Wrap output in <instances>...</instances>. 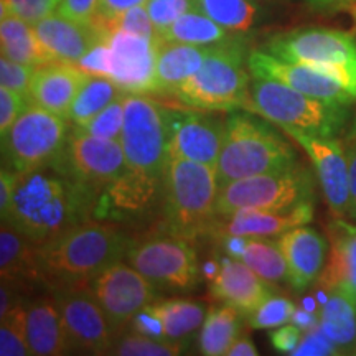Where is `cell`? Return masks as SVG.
Listing matches in <instances>:
<instances>
[{
    "instance_id": "cell-1",
    "label": "cell",
    "mask_w": 356,
    "mask_h": 356,
    "mask_svg": "<svg viewBox=\"0 0 356 356\" xmlns=\"http://www.w3.org/2000/svg\"><path fill=\"white\" fill-rule=\"evenodd\" d=\"M101 191L58 172L51 165L20 175L2 222L37 246L91 221Z\"/></svg>"
},
{
    "instance_id": "cell-2",
    "label": "cell",
    "mask_w": 356,
    "mask_h": 356,
    "mask_svg": "<svg viewBox=\"0 0 356 356\" xmlns=\"http://www.w3.org/2000/svg\"><path fill=\"white\" fill-rule=\"evenodd\" d=\"M131 244L113 225L89 221L38 246L42 280L50 291L83 286L102 269L121 261Z\"/></svg>"
},
{
    "instance_id": "cell-3",
    "label": "cell",
    "mask_w": 356,
    "mask_h": 356,
    "mask_svg": "<svg viewBox=\"0 0 356 356\" xmlns=\"http://www.w3.org/2000/svg\"><path fill=\"white\" fill-rule=\"evenodd\" d=\"M218 159V185L266 173L291 170L299 165L296 149L284 139L273 122L249 111H231Z\"/></svg>"
},
{
    "instance_id": "cell-4",
    "label": "cell",
    "mask_w": 356,
    "mask_h": 356,
    "mask_svg": "<svg viewBox=\"0 0 356 356\" xmlns=\"http://www.w3.org/2000/svg\"><path fill=\"white\" fill-rule=\"evenodd\" d=\"M216 168L195 160L170 157L163 172V213L168 233L191 239L210 234L216 221Z\"/></svg>"
},
{
    "instance_id": "cell-5",
    "label": "cell",
    "mask_w": 356,
    "mask_h": 356,
    "mask_svg": "<svg viewBox=\"0 0 356 356\" xmlns=\"http://www.w3.org/2000/svg\"><path fill=\"white\" fill-rule=\"evenodd\" d=\"M249 74L246 44L243 38L233 37L213 44L202 68L173 96L191 109L225 113L244 109L249 99Z\"/></svg>"
},
{
    "instance_id": "cell-6",
    "label": "cell",
    "mask_w": 356,
    "mask_h": 356,
    "mask_svg": "<svg viewBox=\"0 0 356 356\" xmlns=\"http://www.w3.org/2000/svg\"><path fill=\"white\" fill-rule=\"evenodd\" d=\"M244 111L280 129L293 127L315 136L335 137L345 127L348 106L315 99L275 79L252 78Z\"/></svg>"
},
{
    "instance_id": "cell-7",
    "label": "cell",
    "mask_w": 356,
    "mask_h": 356,
    "mask_svg": "<svg viewBox=\"0 0 356 356\" xmlns=\"http://www.w3.org/2000/svg\"><path fill=\"white\" fill-rule=\"evenodd\" d=\"M262 50L322 71L337 79L356 101V38L351 33L328 26H302L273 35Z\"/></svg>"
},
{
    "instance_id": "cell-8",
    "label": "cell",
    "mask_w": 356,
    "mask_h": 356,
    "mask_svg": "<svg viewBox=\"0 0 356 356\" xmlns=\"http://www.w3.org/2000/svg\"><path fill=\"white\" fill-rule=\"evenodd\" d=\"M317 180V175L304 165L239 178L218 191L216 215L229 216L241 210H291L302 203L315 202Z\"/></svg>"
},
{
    "instance_id": "cell-9",
    "label": "cell",
    "mask_w": 356,
    "mask_h": 356,
    "mask_svg": "<svg viewBox=\"0 0 356 356\" xmlns=\"http://www.w3.org/2000/svg\"><path fill=\"white\" fill-rule=\"evenodd\" d=\"M170 109L145 95H127L119 142L129 170L163 180L170 159Z\"/></svg>"
},
{
    "instance_id": "cell-10",
    "label": "cell",
    "mask_w": 356,
    "mask_h": 356,
    "mask_svg": "<svg viewBox=\"0 0 356 356\" xmlns=\"http://www.w3.org/2000/svg\"><path fill=\"white\" fill-rule=\"evenodd\" d=\"M68 134V119L30 102L2 137V167L24 175L50 165Z\"/></svg>"
},
{
    "instance_id": "cell-11",
    "label": "cell",
    "mask_w": 356,
    "mask_h": 356,
    "mask_svg": "<svg viewBox=\"0 0 356 356\" xmlns=\"http://www.w3.org/2000/svg\"><path fill=\"white\" fill-rule=\"evenodd\" d=\"M126 259L162 291L188 292L200 280L197 251L181 236H159L134 243Z\"/></svg>"
},
{
    "instance_id": "cell-12",
    "label": "cell",
    "mask_w": 356,
    "mask_h": 356,
    "mask_svg": "<svg viewBox=\"0 0 356 356\" xmlns=\"http://www.w3.org/2000/svg\"><path fill=\"white\" fill-rule=\"evenodd\" d=\"M50 165L99 191L108 188L127 172L121 142L88 136L74 127Z\"/></svg>"
},
{
    "instance_id": "cell-13",
    "label": "cell",
    "mask_w": 356,
    "mask_h": 356,
    "mask_svg": "<svg viewBox=\"0 0 356 356\" xmlns=\"http://www.w3.org/2000/svg\"><path fill=\"white\" fill-rule=\"evenodd\" d=\"M95 297L104 310L114 333L124 330L134 315L157 300V287L136 267L118 261L89 280Z\"/></svg>"
},
{
    "instance_id": "cell-14",
    "label": "cell",
    "mask_w": 356,
    "mask_h": 356,
    "mask_svg": "<svg viewBox=\"0 0 356 356\" xmlns=\"http://www.w3.org/2000/svg\"><path fill=\"white\" fill-rule=\"evenodd\" d=\"M51 296L61 312L71 350L109 355L115 333L88 284L53 289Z\"/></svg>"
},
{
    "instance_id": "cell-15",
    "label": "cell",
    "mask_w": 356,
    "mask_h": 356,
    "mask_svg": "<svg viewBox=\"0 0 356 356\" xmlns=\"http://www.w3.org/2000/svg\"><path fill=\"white\" fill-rule=\"evenodd\" d=\"M282 131L309 155L333 216L346 218L350 208V173L341 142L335 137L315 136L293 127H282Z\"/></svg>"
},
{
    "instance_id": "cell-16",
    "label": "cell",
    "mask_w": 356,
    "mask_h": 356,
    "mask_svg": "<svg viewBox=\"0 0 356 356\" xmlns=\"http://www.w3.org/2000/svg\"><path fill=\"white\" fill-rule=\"evenodd\" d=\"M111 51L108 78L127 95H152L162 40L127 32H113L106 38Z\"/></svg>"
},
{
    "instance_id": "cell-17",
    "label": "cell",
    "mask_w": 356,
    "mask_h": 356,
    "mask_svg": "<svg viewBox=\"0 0 356 356\" xmlns=\"http://www.w3.org/2000/svg\"><path fill=\"white\" fill-rule=\"evenodd\" d=\"M226 122L202 109H170V157H181L215 167L225 140Z\"/></svg>"
},
{
    "instance_id": "cell-18",
    "label": "cell",
    "mask_w": 356,
    "mask_h": 356,
    "mask_svg": "<svg viewBox=\"0 0 356 356\" xmlns=\"http://www.w3.org/2000/svg\"><path fill=\"white\" fill-rule=\"evenodd\" d=\"M248 68L252 78L275 79V81L287 84V86L297 89L307 96L315 97V99L345 106L356 102L353 96L337 79L328 76V74L312 68L309 65L280 60V58L273 56L264 50H254L249 53Z\"/></svg>"
},
{
    "instance_id": "cell-19",
    "label": "cell",
    "mask_w": 356,
    "mask_h": 356,
    "mask_svg": "<svg viewBox=\"0 0 356 356\" xmlns=\"http://www.w3.org/2000/svg\"><path fill=\"white\" fill-rule=\"evenodd\" d=\"M277 244L287 262V282L296 292H305L322 274L330 243L310 226H297L279 236Z\"/></svg>"
},
{
    "instance_id": "cell-20",
    "label": "cell",
    "mask_w": 356,
    "mask_h": 356,
    "mask_svg": "<svg viewBox=\"0 0 356 356\" xmlns=\"http://www.w3.org/2000/svg\"><path fill=\"white\" fill-rule=\"evenodd\" d=\"M213 299L238 309L244 317L254 312L267 297L273 296V287L257 275L243 261L229 256H220V270L216 277L208 282Z\"/></svg>"
},
{
    "instance_id": "cell-21",
    "label": "cell",
    "mask_w": 356,
    "mask_h": 356,
    "mask_svg": "<svg viewBox=\"0 0 356 356\" xmlns=\"http://www.w3.org/2000/svg\"><path fill=\"white\" fill-rule=\"evenodd\" d=\"M327 236L330 251L317 284L325 292L343 293L356 304V225L333 216Z\"/></svg>"
},
{
    "instance_id": "cell-22",
    "label": "cell",
    "mask_w": 356,
    "mask_h": 356,
    "mask_svg": "<svg viewBox=\"0 0 356 356\" xmlns=\"http://www.w3.org/2000/svg\"><path fill=\"white\" fill-rule=\"evenodd\" d=\"M91 76L92 74L86 73L78 65L65 63V61H53L37 66L30 86V101L53 114L68 119L70 109L73 101L76 99L79 89Z\"/></svg>"
},
{
    "instance_id": "cell-23",
    "label": "cell",
    "mask_w": 356,
    "mask_h": 356,
    "mask_svg": "<svg viewBox=\"0 0 356 356\" xmlns=\"http://www.w3.org/2000/svg\"><path fill=\"white\" fill-rule=\"evenodd\" d=\"M315 202L302 203L291 210H241L229 216H218L210 234H238L273 238L314 220Z\"/></svg>"
},
{
    "instance_id": "cell-24",
    "label": "cell",
    "mask_w": 356,
    "mask_h": 356,
    "mask_svg": "<svg viewBox=\"0 0 356 356\" xmlns=\"http://www.w3.org/2000/svg\"><path fill=\"white\" fill-rule=\"evenodd\" d=\"M33 26L44 48L56 61L73 65H76L97 43L108 38L95 24H78L58 13H51Z\"/></svg>"
},
{
    "instance_id": "cell-25",
    "label": "cell",
    "mask_w": 356,
    "mask_h": 356,
    "mask_svg": "<svg viewBox=\"0 0 356 356\" xmlns=\"http://www.w3.org/2000/svg\"><path fill=\"white\" fill-rule=\"evenodd\" d=\"M26 340L35 356H60L73 351L53 296L26 302Z\"/></svg>"
},
{
    "instance_id": "cell-26",
    "label": "cell",
    "mask_w": 356,
    "mask_h": 356,
    "mask_svg": "<svg viewBox=\"0 0 356 356\" xmlns=\"http://www.w3.org/2000/svg\"><path fill=\"white\" fill-rule=\"evenodd\" d=\"M211 47L172 42L160 43L154 95H175L178 88L202 68Z\"/></svg>"
},
{
    "instance_id": "cell-27",
    "label": "cell",
    "mask_w": 356,
    "mask_h": 356,
    "mask_svg": "<svg viewBox=\"0 0 356 356\" xmlns=\"http://www.w3.org/2000/svg\"><path fill=\"white\" fill-rule=\"evenodd\" d=\"M0 275L12 284L42 282L38 246L24 234L2 222L0 229Z\"/></svg>"
},
{
    "instance_id": "cell-28",
    "label": "cell",
    "mask_w": 356,
    "mask_h": 356,
    "mask_svg": "<svg viewBox=\"0 0 356 356\" xmlns=\"http://www.w3.org/2000/svg\"><path fill=\"white\" fill-rule=\"evenodd\" d=\"M0 47L2 56L19 63L42 66L56 61L38 38L35 26L15 15L0 17Z\"/></svg>"
},
{
    "instance_id": "cell-29",
    "label": "cell",
    "mask_w": 356,
    "mask_h": 356,
    "mask_svg": "<svg viewBox=\"0 0 356 356\" xmlns=\"http://www.w3.org/2000/svg\"><path fill=\"white\" fill-rule=\"evenodd\" d=\"M241 317H244L241 312L228 304L211 305L200 330V353L204 356L228 353L233 341L241 335Z\"/></svg>"
},
{
    "instance_id": "cell-30",
    "label": "cell",
    "mask_w": 356,
    "mask_h": 356,
    "mask_svg": "<svg viewBox=\"0 0 356 356\" xmlns=\"http://www.w3.org/2000/svg\"><path fill=\"white\" fill-rule=\"evenodd\" d=\"M322 330L340 348L341 355L356 350V304L343 293L332 292L320 309Z\"/></svg>"
},
{
    "instance_id": "cell-31",
    "label": "cell",
    "mask_w": 356,
    "mask_h": 356,
    "mask_svg": "<svg viewBox=\"0 0 356 356\" xmlns=\"http://www.w3.org/2000/svg\"><path fill=\"white\" fill-rule=\"evenodd\" d=\"M233 37L234 35H229L228 30L222 29L220 24L204 15L198 8L184 13L180 19H177L167 30L160 33L162 42L198 44V47L220 44Z\"/></svg>"
},
{
    "instance_id": "cell-32",
    "label": "cell",
    "mask_w": 356,
    "mask_h": 356,
    "mask_svg": "<svg viewBox=\"0 0 356 356\" xmlns=\"http://www.w3.org/2000/svg\"><path fill=\"white\" fill-rule=\"evenodd\" d=\"M154 310L162 318L165 335L172 341H185L207 318V305L188 299H167L152 302Z\"/></svg>"
},
{
    "instance_id": "cell-33",
    "label": "cell",
    "mask_w": 356,
    "mask_h": 356,
    "mask_svg": "<svg viewBox=\"0 0 356 356\" xmlns=\"http://www.w3.org/2000/svg\"><path fill=\"white\" fill-rule=\"evenodd\" d=\"M197 8L229 33H246L259 20L256 0H195Z\"/></svg>"
},
{
    "instance_id": "cell-34",
    "label": "cell",
    "mask_w": 356,
    "mask_h": 356,
    "mask_svg": "<svg viewBox=\"0 0 356 356\" xmlns=\"http://www.w3.org/2000/svg\"><path fill=\"white\" fill-rule=\"evenodd\" d=\"M239 261L251 267L266 282L277 284L287 280L286 257L280 251L277 241H270V238L248 236L246 248Z\"/></svg>"
},
{
    "instance_id": "cell-35",
    "label": "cell",
    "mask_w": 356,
    "mask_h": 356,
    "mask_svg": "<svg viewBox=\"0 0 356 356\" xmlns=\"http://www.w3.org/2000/svg\"><path fill=\"white\" fill-rule=\"evenodd\" d=\"M124 92L121 88L109 78L91 76V79L79 89L76 99L70 109V121L74 126H83L99 114L106 106Z\"/></svg>"
},
{
    "instance_id": "cell-36",
    "label": "cell",
    "mask_w": 356,
    "mask_h": 356,
    "mask_svg": "<svg viewBox=\"0 0 356 356\" xmlns=\"http://www.w3.org/2000/svg\"><path fill=\"white\" fill-rule=\"evenodd\" d=\"M0 355L29 356L32 350L26 340V302L19 299L13 309L0 318Z\"/></svg>"
},
{
    "instance_id": "cell-37",
    "label": "cell",
    "mask_w": 356,
    "mask_h": 356,
    "mask_svg": "<svg viewBox=\"0 0 356 356\" xmlns=\"http://www.w3.org/2000/svg\"><path fill=\"white\" fill-rule=\"evenodd\" d=\"M185 350L184 341L154 340L140 333L131 332L114 341L109 355L119 356H175Z\"/></svg>"
},
{
    "instance_id": "cell-38",
    "label": "cell",
    "mask_w": 356,
    "mask_h": 356,
    "mask_svg": "<svg viewBox=\"0 0 356 356\" xmlns=\"http://www.w3.org/2000/svg\"><path fill=\"white\" fill-rule=\"evenodd\" d=\"M126 97L127 92H121L99 114H96L91 121L83 124V126H74V129L83 134H88V136L119 140L124 126V104H126Z\"/></svg>"
},
{
    "instance_id": "cell-39",
    "label": "cell",
    "mask_w": 356,
    "mask_h": 356,
    "mask_svg": "<svg viewBox=\"0 0 356 356\" xmlns=\"http://www.w3.org/2000/svg\"><path fill=\"white\" fill-rule=\"evenodd\" d=\"M296 309V304L292 300L286 299V297L270 296L249 315L248 323L254 330H267V328L282 327V325L291 323V318Z\"/></svg>"
},
{
    "instance_id": "cell-40",
    "label": "cell",
    "mask_w": 356,
    "mask_h": 356,
    "mask_svg": "<svg viewBox=\"0 0 356 356\" xmlns=\"http://www.w3.org/2000/svg\"><path fill=\"white\" fill-rule=\"evenodd\" d=\"M61 0H0V17L15 15L37 25L40 20L56 12Z\"/></svg>"
},
{
    "instance_id": "cell-41",
    "label": "cell",
    "mask_w": 356,
    "mask_h": 356,
    "mask_svg": "<svg viewBox=\"0 0 356 356\" xmlns=\"http://www.w3.org/2000/svg\"><path fill=\"white\" fill-rule=\"evenodd\" d=\"M145 7L160 37V33L167 30L177 19H180L184 13L197 8V2L195 0H147Z\"/></svg>"
},
{
    "instance_id": "cell-42",
    "label": "cell",
    "mask_w": 356,
    "mask_h": 356,
    "mask_svg": "<svg viewBox=\"0 0 356 356\" xmlns=\"http://www.w3.org/2000/svg\"><path fill=\"white\" fill-rule=\"evenodd\" d=\"M35 68L37 66L19 63V61L2 56L0 58V84L30 99V86H32Z\"/></svg>"
},
{
    "instance_id": "cell-43",
    "label": "cell",
    "mask_w": 356,
    "mask_h": 356,
    "mask_svg": "<svg viewBox=\"0 0 356 356\" xmlns=\"http://www.w3.org/2000/svg\"><path fill=\"white\" fill-rule=\"evenodd\" d=\"M293 356H333L341 355V351L322 330L320 325H315L310 330L304 332L299 346L293 350Z\"/></svg>"
},
{
    "instance_id": "cell-44",
    "label": "cell",
    "mask_w": 356,
    "mask_h": 356,
    "mask_svg": "<svg viewBox=\"0 0 356 356\" xmlns=\"http://www.w3.org/2000/svg\"><path fill=\"white\" fill-rule=\"evenodd\" d=\"M30 102L32 101L20 92L3 86L0 88V134H2V137L10 131V127Z\"/></svg>"
},
{
    "instance_id": "cell-45",
    "label": "cell",
    "mask_w": 356,
    "mask_h": 356,
    "mask_svg": "<svg viewBox=\"0 0 356 356\" xmlns=\"http://www.w3.org/2000/svg\"><path fill=\"white\" fill-rule=\"evenodd\" d=\"M129 328H131V332L140 333V335L154 338V340H168L162 318H160L157 312L154 310L152 304L145 305L144 309L134 315L131 323H129Z\"/></svg>"
},
{
    "instance_id": "cell-46",
    "label": "cell",
    "mask_w": 356,
    "mask_h": 356,
    "mask_svg": "<svg viewBox=\"0 0 356 356\" xmlns=\"http://www.w3.org/2000/svg\"><path fill=\"white\" fill-rule=\"evenodd\" d=\"M99 2L101 0H61L56 13L78 24H92L97 15Z\"/></svg>"
},
{
    "instance_id": "cell-47",
    "label": "cell",
    "mask_w": 356,
    "mask_h": 356,
    "mask_svg": "<svg viewBox=\"0 0 356 356\" xmlns=\"http://www.w3.org/2000/svg\"><path fill=\"white\" fill-rule=\"evenodd\" d=\"M111 63V51L108 42H99L95 48H91L81 60L78 61V66L92 76H104L108 78Z\"/></svg>"
},
{
    "instance_id": "cell-48",
    "label": "cell",
    "mask_w": 356,
    "mask_h": 356,
    "mask_svg": "<svg viewBox=\"0 0 356 356\" xmlns=\"http://www.w3.org/2000/svg\"><path fill=\"white\" fill-rule=\"evenodd\" d=\"M304 335V330L293 323H286L282 327H277V330L270 333V345L279 353L292 355L297 348Z\"/></svg>"
},
{
    "instance_id": "cell-49",
    "label": "cell",
    "mask_w": 356,
    "mask_h": 356,
    "mask_svg": "<svg viewBox=\"0 0 356 356\" xmlns=\"http://www.w3.org/2000/svg\"><path fill=\"white\" fill-rule=\"evenodd\" d=\"M19 180L20 173L2 167V172H0V215H2V218L7 215L8 208H10L13 193H15Z\"/></svg>"
},
{
    "instance_id": "cell-50",
    "label": "cell",
    "mask_w": 356,
    "mask_h": 356,
    "mask_svg": "<svg viewBox=\"0 0 356 356\" xmlns=\"http://www.w3.org/2000/svg\"><path fill=\"white\" fill-rule=\"evenodd\" d=\"M345 154L348 160V173H350V208L348 215L351 221H356V137H346Z\"/></svg>"
},
{
    "instance_id": "cell-51",
    "label": "cell",
    "mask_w": 356,
    "mask_h": 356,
    "mask_svg": "<svg viewBox=\"0 0 356 356\" xmlns=\"http://www.w3.org/2000/svg\"><path fill=\"white\" fill-rule=\"evenodd\" d=\"M147 0H101L99 8H97L96 19L111 20L119 17L121 13L131 10L134 7L145 6Z\"/></svg>"
},
{
    "instance_id": "cell-52",
    "label": "cell",
    "mask_w": 356,
    "mask_h": 356,
    "mask_svg": "<svg viewBox=\"0 0 356 356\" xmlns=\"http://www.w3.org/2000/svg\"><path fill=\"white\" fill-rule=\"evenodd\" d=\"M305 7L310 12L333 15L340 12H351L356 8V0H305Z\"/></svg>"
},
{
    "instance_id": "cell-53",
    "label": "cell",
    "mask_w": 356,
    "mask_h": 356,
    "mask_svg": "<svg viewBox=\"0 0 356 356\" xmlns=\"http://www.w3.org/2000/svg\"><path fill=\"white\" fill-rule=\"evenodd\" d=\"M318 322H320V315H315V312L307 310L304 307H297L291 318V323L297 325V327L302 328L304 332L310 330L312 327L318 325Z\"/></svg>"
},
{
    "instance_id": "cell-54",
    "label": "cell",
    "mask_w": 356,
    "mask_h": 356,
    "mask_svg": "<svg viewBox=\"0 0 356 356\" xmlns=\"http://www.w3.org/2000/svg\"><path fill=\"white\" fill-rule=\"evenodd\" d=\"M259 351H257L256 345L252 343V340L248 335H239L233 341V345L229 346L228 356H256Z\"/></svg>"
},
{
    "instance_id": "cell-55",
    "label": "cell",
    "mask_w": 356,
    "mask_h": 356,
    "mask_svg": "<svg viewBox=\"0 0 356 356\" xmlns=\"http://www.w3.org/2000/svg\"><path fill=\"white\" fill-rule=\"evenodd\" d=\"M218 270H220V256H215L211 257L210 261H207L202 267V274L203 277L210 282V280H213L216 277Z\"/></svg>"
},
{
    "instance_id": "cell-56",
    "label": "cell",
    "mask_w": 356,
    "mask_h": 356,
    "mask_svg": "<svg viewBox=\"0 0 356 356\" xmlns=\"http://www.w3.org/2000/svg\"><path fill=\"white\" fill-rule=\"evenodd\" d=\"M350 139V137H356V115H355V119H353V124H351V129H350V132H348V136H346Z\"/></svg>"
},
{
    "instance_id": "cell-57",
    "label": "cell",
    "mask_w": 356,
    "mask_h": 356,
    "mask_svg": "<svg viewBox=\"0 0 356 356\" xmlns=\"http://www.w3.org/2000/svg\"><path fill=\"white\" fill-rule=\"evenodd\" d=\"M257 3H275V2H284V0H256Z\"/></svg>"
},
{
    "instance_id": "cell-58",
    "label": "cell",
    "mask_w": 356,
    "mask_h": 356,
    "mask_svg": "<svg viewBox=\"0 0 356 356\" xmlns=\"http://www.w3.org/2000/svg\"><path fill=\"white\" fill-rule=\"evenodd\" d=\"M353 19H355V25H356V8L353 10Z\"/></svg>"
},
{
    "instance_id": "cell-59",
    "label": "cell",
    "mask_w": 356,
    "mask_h": 356,
    "mask_svg": "<svg viewBox=\"0 0 356 356\" xmlns=\"http://www.w3.org/2000/svg\"><path fill=\"white\" fill-rule=\"evenodd\" d=\"M355 355H356V350H355Z\"/></svg>"
}]
</instances>
